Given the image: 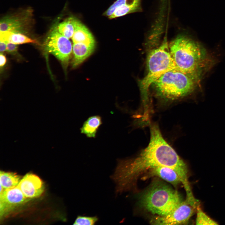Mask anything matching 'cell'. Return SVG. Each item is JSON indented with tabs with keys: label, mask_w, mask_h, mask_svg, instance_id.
Segmentation results:
<instances>
[{
	"label": "cell",
	"mask_w": 225,
	"mask_h": 225,
	"mask_svg": "<svg viewBox=\"0 0 225 225\" xmlns=\"http://www.w3.org/2000/svg\"><path fill=\"white\" fill-rule=\"evenodd\" d=\"M148 72L139 82L144 116L150 115L148 97L150 86L166 72L176 70L166 37L158 47L151 50L147 58Z\"/></svg>",
	"instance_id": "cell-3"
},
{
	"label": "cell",
	"mask_w": 225,
	"mask_h": 225,
	"mask_svg": "<svg viewBox=\"0 0 225 225\" xmlns=\"http://www.w3.org/2000/svg\"><path fill=\"white\" fill-rule=\"evenodd\" d=\"M18 186L25 197L29 199L39 197L44 190L41 179L38 176L31 173L26 174L21 179Z\"/></svg>",
	"instance_id": "cell-9"
},
{
	"label": "cell",
	"mask_w": 225,
	"mask_h": 225,
	"mask_svg": "<svg viewBox=\"0 0 225 225\" xmlns=\"http://www.w3.org/2000/svg\"><path fill=\"white\" fill-rule=\"evenodd\" d=\"M28 14L7 17L1 21L0 32L9 31L23 33L28 24Z\"/></svg>",
	"instance_id": "cell-10"
},
{
	"label": "cell",
	"mask_w": 225,
	"mask_h": 225,
	"mask_svg": "<svg viewBox=\"0 0 225 225\" xmlns=\"http://www.w3.org/2000/svg\"><path fill=\"white\" fill-rule=\"evenodd\" d=\"M7 43L5 42L0 41V51L2 53L6 51Z\"/></svg>",
	"instance_id": "cell-24"
},
{
	"label": "cell",
	"mask_w": 225,
	"mask_h": 225,
	"mask_svg": "<svg viewBox=\"0 0 225 225\" xmlns=\"http://www.w3.org/2000/svg\"><path fill=\"white\" fill-rule=\"evenodd\" d=\"M182 202L177 191L160 182L152 183L140 198V203L145 209L160 216L170 214Z\"/></svg>",
	"instance_id": "cell-4"
},
{
	"label": "cell",
	"mask_w": 225,
	"mask_h": 225,
	"mask_svg": "<svg viewBox=\"0 0 225 225\" xmlns=\"http://www.w3.org/2000/svg\"><path fill=\"white\" fill-rule=\"evenodd\" d=\"M176 70L196 81L205 63V53L200 46L183 35H179L168 45Z\"/></svg>",
	"instance_id": "cell-2"
},
{
	"label": "cell",
	"mask_w": 225,
	"mask_h": 225,
	"mask_svg": "<svg viewBox=\"0 0 225 225\" xmlns=\"http://www.w3.org/2000/svg\"><path fill=\"white\" fill-rule=\"evenodd\" d=\"M57 27L58 31L62 35L69 39L72 38L74 31L72 18H68L60 23Z\"/></svg>",
	"instance_id": "cell-18"
},
{
	"label": "cell",
	"mask_w": 225,
	"mask_h": 225,
	"mask_svg": "<svg viewBox=\"0 0 225 225\" xmlns=\"http://www.w3.org/2000/svg\"><path fill=\"white\" fill-rule=\"evenodd\" d=\"M141 1L138 0L131 4H125L118 8L109 18H113L141 10Z\"/></svg>",
	"instance_id": "cell-17"
},
{
	"label": "cell",
	"mask_w": 225,
	"mask_h": 225,
	"mask_svg": "<svg viewBox=\"0 0 225 225\" xmlns=\"http://www.w3.org/2000/svg\"><path fill=\"white\" fill-rule=\"evenodd\" d=\"M21 180L20 177L15 173L0 172V185L5 190L17 186Z\"/></svg>",
	"instance_id": "cell-16"
},
{
	"label": "cell",
	"mask_w": 225,
	"mask_h": 225,
	"mask_svg": "<svg viewBox=\"0 0 225 225\" xmlns=\"http://www.w3.org/2000/svg\"><path fill=\"white\" fill-rule=\"evenodd\" d=\"M195 81L188 75L173 70L164 73L153 84L158 96L173 100L191 92L194 88Z\"/></svg>",
	"instance_id": "cell-5"
},
{
	"label": "cell",
	"mask_w": 225,
	"mask_h": 225,
	"mask_svg": "<svg viewBox=\"0 0 225 225\" xmlns=\"http://www.w3.org/2000/svg\"><path fill=\"white\" fill-rule=\"evenodd\" d=\"M29 199L25 197L18 185L14 188L5 189L0 194L1 217Z\"/></svg>",
	"instance_id": "cell-8"
},
{
	"label": "cell",
	"mask_w": 225,
	"mask_h": 225,
	"mask_svg": "<svg viewBox=\"0 0 225 225\" xmlns=\"http://www.w3.org/2000/svg\"><path fill=\"white\" fill-rule=\"evenodd\" d=\"M18 47L17 44L11 43H7L6 51L10 53L15 54L17 52Z\"/></svg>",
	"instance_id": "cell-22"
},
{
	"label": "cell",
	"mask_w": 225,
	"mask_h": 225,
	"mask_svg": "<svg viewBox=\"0 0 225 225\" xmlns=\"http://www.w3.org/2000/svg\"><path fill=\"white\" fill-rule=\"evenodd\" d=\"M74 31L72 38L73 43H81L95 48V39L89 30L79 20L72 18Z\"/></svg>",
	"instance_id": "cell-12"
},
{
	"label": "cell",
	"mask_w": 225,
	"mask_h": 225,
	"mask_svg": "<svg viewBox=\"0 0 225 225\" xmlns=\"http://www.w3.org/2000/svg\"><path fill=\"white\" fill-rule=\"evenodd\" d=\"M198 206L195 205L187 199L182 201L172 212L165 216H158L151 220L153 225H174L187 223L194 213Z\"/></svg>",
	"instance_id": "cell-7"
},
{
	"label": "cell",
	"mask_w": 225,
	"mask_h": 225,
	"mask_svg": "<svg viewBox=\"0 0 225 225\" xmlns=\"http://www.w3.org/2000/svg\"><path fill=\"white\" fill-rule=\"evenodd\" d=\"M138 0H117L107 10L105 15L110 17L118 8L125 4L132 3Z\"/></svg>",
	"instance_id": "cell-21"
},
{
	"label": "cell",
	"mask_w": 225,
	"mask_h": 225,
	"mask_svg": "<svg viewBox=\"0 0 225 225\" xmlns=\"http://www.w3.org/2000/svg\"><path fill=\"white\" fill-rule=\"evenodd\" d=\"M98 220L97 216H89L78 215L76 218L73 225H92L95 224Z\"/></svg>",
	"instance_id": "cell-20"
},
{
	"label": "cell",
	"mask_w": 225,
	"mask_h": 225,
	"mask_svg": "<svg viewBox=\"0 0 225 225\" xmlns=\"http://www.w3.org/2000/svg\"><path fill=\"white\" fill-rule=\"evenodd\" d=\"M102 123V118L99 115L89 117L80 128L81 133L88 138H95L99 127Z\"/></svg>",
	"instance_id": "cell-14"
},
{
	"label": "cell",
	"mask_w": 225,
	"mask_h": 225,
	"mask_svg": "<svg viewBox=\"0 0 225 225\" xmlns=\"http://www.w3.org/2000/svg\"><path fill=\"white\" fill-rule=\"evenodd\" d=\"M150 137L147 146L135 157L119 159L110 177L116 184L117 194L133 188L140 176L157 166L168 167L180 177L185 189L190 188L188 170L185 163L163 137L157 124L150 127Z\"/></svg>",
	"instance_id": "cell-1"
},
{
	"label": "cell",
	"mask_w": 225,
	"mask_h": 225,
	"mask_svg": "<svg viewBox=\"0 0 225 225\" xmlns=\"http://www.w3.org/2000/svg\"><path fill=\"white\" fill-rule=\"evenodd\" d=\"M44 46L47 52L54 55L65 66L67 65L72 51V46L69 39L60 33L57 27L47 37Z\"/></svg>",
	"instance_id": "cell-6"
},
{
	"label": "cell",
	"mask_w": 225,
	"mask_h": 225,
	"mask_svg": "<svg viewBox=\"0 0 225 225\" xmlns=\"http://www.w3.org/2000/svg\"><path fill=\"white\" fill-rule=\"evenodd\" d=\"M196 225H217V222L207 215L198 206L197 208Z\"/></svg>",
	"instance_id": "cell-19"
},
{
	"label": "cell",
	"mask_w": 225,
	"mask_h": 225,
	"mask_svg": "<svg viewBox=\"0 0 225 225\" xmlns=\"http://www.w3.org/2000/svg\"><path fill=\"white\" fill-rule=\"evenodd\" d=\"M95 48L83 43H73V58L72 62V68H75L82 63L92 54Z\"/></svg>",
	"instance_id": "cell-13"
},
{
	"label": "cell",
	"mask_w": 225,
	"mask_h": 225,
	"mask_svg": "<svg viewBox=\"0 0 225 225\" xmlns=\"http://www.w3.org/2000/svg\"><path fill=\"white\" fill-rule=\"evenodd\" d=\"M143 175V178L144 179L157 176L175 186L182 183L181 180L177 173L172 168L167 167L159 166L151 168Z\"/></svg>",
	"instance_id": "cell-11"
},
{
	"label": "cell",
	"mask_w": 225,
	"mask_h": 225,
	"mask_svg": "<svg viewBox=\"0 0 225 225\" xmlns=\"http://www.w3.org/2000/svg\"><path fill=\"white\" fill-rule=\"evenodd\" d=\"M0 40L6 43L10 42L16 44L28 43H38L36 40L31 38L22 33L9 31L0 32Z\"/></svg>",
	"instance_id": "cell-15"
},
{
	"label": "cell",
	"mask_w": 225,
	"mask_h": 225,
	"mask_svg": "<svg viewBox=\"0 0 225 225\" xmlns=\"http://www.w3.org/2000/svg\"><path fill=\"white\" fill-rule=\"evenodd\" d=\"M7 62L6 57L2 53H1L0 54V66L2 67Z\"/></svg>",
	"instance_id": "cell-23"
}]
</instances>
